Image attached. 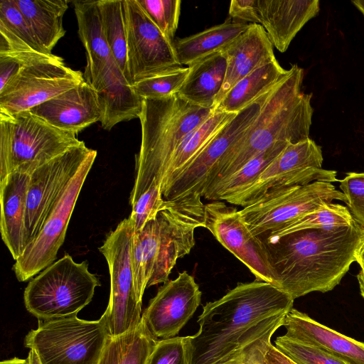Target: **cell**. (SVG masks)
Listing matches in <instances>:
<instances>
[{"mask_svg": "<svg viewBox=\"0 0 364 364\" xmlns=\"http://www.w3.org/2000/svg\"><path fill=\"white\" fill-rule=\"evenodd\" d=\"M294 299L273 284L255 279L238 283L220 299L207 302L190 336L191 364H220L253 338L283 322Z\"/></svg>", "mask_w": 364, "mask_h": 364, "instance_id": "6da1fadb", "label": "cell"}, {"mask_svg": "<svg viewBox=\"0 0 364 364\" xmlns=\"http://www.w3.org/2000/svg\"><path fill=\"white\" fill-rule=\"evenodd\" d=\"M364 236L355 222L347 226L306 229L262 240L274 286L294 300L313 291L325 293L341 281Z\"/></svg>", "mask_w": 364, "mask_h": 364, "instance_id": "7a4b0ae2", "label": "cell"}, {"mask_svg": "<svg viewBox=\"0 0 364 364\" xmlns=\"http://www.w3.org/2000/svg\"><path fill=\"white\" fill-rule=\"evenodd\" d=\"M303 79L304 70L291 65L287 75L269 92L255 121L220 161L207 188L277 142L296 144L309 138L314 112L312 95L301 91Z\"/></svg>", "mask_w": 364, "mask_h": 364, "instance_id": "3957f363", "label": "cell"}, {"mask_svg": "<svg viewBox=\"0 0 364 364\" xmlns=\"http://www.w3.org/2000/svg\"><path fill=\"white\" fill-rule=\"evenodd\" d=\"M202 197L169 200L144 228L134 232L132 267L138 299L142 303L145 289L168 281L177 260L194 247L195 230L205 228Z\"/></svg>", "mask_w": 364, "mask_h": 364, "instance_id": "277c9868", "label": "cell"}, {"mask_svg": "<svg viewBox=\"0 0 364 364\" xmlns=\"http://www.w3.org/2000/svg\"><path fill=\"white\" fill-rule=\"evenodd\" d=\"M213 112V109L194 105L178 93L164 98L144 99L139 118L141 145L135 157L131 205L153 184L161 187L167 165L181 143Z\"/></svg>", "mask_w": 364, "mask_h": 364, "instance_id": "5b68a950", "label": "cell"}, {"mask_svg": "<svg viewBox=\"0 0 364 364\" xmlns=\"http://www.w3.org/2000/svg\"><path fill=\"white\" fill-rule=\"evenodd\" d=\"M82 142L76 134L50 125L29 110L0 114V180L37 168Z\"/></svg>", "mask_w": 364, "mask_h": 364, "instance_id": "8992f818", "label": "cell"}, {"mask_svg": "<svg viewBox=\"0 0 364 364\" xmlns=\"http://www.w3.org/2000/svg\"><path fill=\"white\" fill-rule=\"evenodd\" d=\"M100 286L87 261L77 263L65 254L28 282L23 293L25 306L38 320L77 315Z\"/></svg>", "mask_w": 364, "mask_h": 364, "instance_id": "52a82bcc", "label": "cell"}, {"mask_svg": "<svg viewBox=\"0 0 364 364\" xmlns=\"http://www.w3.org/2000/svg\"><path fill=\"white\" fill-rule=\"evenodd\" d=\"M110 336L105 312L97 321L73 315L38 320L24 346L35 350L41 364H98Z\"/></svg>", "mask_w": 364, "mask_h": 364, "instance_id": "ba28073f", "label": "cell"}, {"mask_svg": "<svg viewBox=\"0 0 364 364\" xmlns=\"http://www.w3.org/2000/svg\"><path fill=\"white\" fill-rule=\"evenodd\" d=\"M323 160L321 146L310 138L289 144L253 183L225 201L245 208L289 188L338 181L336 171L321 168Z\"/></svg>", "mask_w": 364, "mask_h": 364, "instance_id": "9c48e42d", "label": "cell"}, {"mask_svg": "<svg viewBox=\"0 0 364 364\" xmlns=\"http://www.w3.org/2000/svg\"><path fill=\"white\" fill-rule=\"evenodd\" d=\"M134 223L124 219L107 235L100 252L105 257L110 274V296L105 313L112 336L136 328L141 320L132 267Z\"/></svg>", "mask_w": 364, "mask_h": 364, "instance_id": "30bf717a", "label": "cell"}, {"mask_svg": "<svg viewBox=\"0 0 364 364\" xmlns=\"http://www.w3.org/2000/svg\"><path fill=\"white\" fill-rule=\"evenodd\" d=\"M333 200L347 203L345 195L332 183L314 181L272 193L240 212L250 230L262 240L300 216Z\"/></svg>", "mask_w": 364, "mask_h": 364, "instance_id": "8fae6325", "label": "cell"}, {"mask_svg": "<svg viewBox=\"0 0 364 364\" xmlns=\"http://www.w3.org/2000/svg\"><path fill=\"white\" fill-rule=\"evenodd\" d=\"M82 73L66 66L53 55L26 64L0 91V114L28 111L78 85Z\"/></svg>", "mask_w": 364, "mask_h": 364, "instance_id": "7c38bea8", "label": "cell"}, {"mask_svg": "<svg viewBox=\"0 0 364 364\" xmlns=\"http://www.w3.org/2000/svg\"><path fill=\"white\" fill-rule=\"evenodd\" d=\"M97 156L95 150L64 188L34 241L16 260L13 270L19 282H26L53 264L64 242L75 205Z\"/></svg>", "mask_w": 364, "mask_h": 364, "instance_id": "4fadbf2b", "label": "cell"}, {"mask_svg": "<svg viewBox=\"0 0 364 364\" xmlns=\"http://www.w3.org/2000/svg\"><path fill=\"white\" fill-rule=\"evenodd\" d=\"M128 80L134 83L181 67L173 42L151 21L137 0H123Z\"/></svg>", "mask_w": 364, "mask_h": 364, "instance_id": "5bb4252c", "label": "cell"}, {"mask_svg": "<svg viewBox=\"0 0 364 364\" xmlns=\"http://www.w3.org/2000/svg\"><path fill=\"white\" fill-rule=\"evenodd\" d=\"M95 151L82 141L30 174L24 218V250L38 236L64 188Z\"/></svg>", "mask_w": 364, "mask_h": 364, "instance_id": "9a60e30c", "label": "cell"}, {"mask_svg": "<svg viewBox=\"0 0 364 364\" xmlns=\"http://www.w3.org/2000/svg\"><path fill=\"white\" fill-rule=\"evenodd\" d=\"M269 92L238 112L214 136L163 193L165 200L203 196L213 171L255 121Z\"/></svg>", "mask_w": 364, "mask_h": 364, "instance_id": "2e32d148", "label": "cell"}, {"mask_svg": "<svg viewBox=\"0 0 364 364\" xmlns=\"http://www.w3.org/2000/svg\"><path fill=\"white\" fill-rule=\"evenodd\" d=\"M205 228L249 269L256 279L274 286L264 242L250 230L237 208L220 200L205 204Z\"/></svg>", "mask_w": 364, "mask_h": 364, "instance_id": "e0dca14e", "label": "cell"}, {"mask_svg": "<svg viewBox=\"0 0 364 364\" xmlns=\"http://www.w3.org/2000/svg\"><path fill=\"white\" fill-rule=\"evenodd\" d=\"M202 292L186 271L165 282L141 315V320L157 340L178 336L200 304Z\"/></svg>", "mask_w": 364, "mask_h": 364, "instance_id": "ac0fdd59", "label": "cell"}, {"mask_svg": "<svg viewBox=\"0 0 364 364\" xmlns=\"http://www.w3.org/2000/svg\"><path fill=\"white\" fill-rule=\"evenodd\" d=\"M72 4L78 35L86 51L84 79L100 92L126 77L105 40L98 1H74Z\"/></svg>", "mask_w": 364, "mask_h": 364, "instance_id": "d6986e66", "label": "cell"}, {"mask_svg": "<svg viewBox=\"0 0 364 364\" xmlns=\"http://www.w3.org/2000/svg\"><path fill=\"white\" fill-rule=\"evenodd\" d=\"M29 111L55 128L76 135L101 118L97 93L85 80Z\"/></svg>", "mask_w": 364, "mask_h": 364, "instance_id": "ffe728a7", "label": "cell"}, {"mask_svg": "<svg viewBox=\"0 0 364 364\" xmlns=\"http://www.w3.org/2000/svg\"><path fill=\"white\" fill-rule=\"evenodd\" d=\"M285 337L315 347L346 364H364V342L333 330L292 308L284 316Z\"/></svg>", "mask_w": 364, "mask_h": 364, "instance_id": "44dd1931", "label": "cell"}, {"mask_svg": "<svg viewBox=\"0 0 364 364\" xmlns=\"http://www.w3.org/2000/svg\"><path fill=\"white\" fill-rule=\"evenodd\" d=\"M223 51L227 59L226 73L214 108L237 82L276 58L273 46L264 28L258 23H250L247 29L235 38Z\"/></svg>", "mask_w": 364, "mask_h": 364, "instance_id": "7402d4cb", "label": "cell"}, {"mask_svg": "<svg viewBox=\"0 0 364 364\" xmlns=\"http://www.w3.org/2000/svg\"><path fill=\"white\" fill-rule=\"evenodd\" d=\"M260 24L279 52H285L302 27L319 12L318 0H258Z\"/></svg>", "mask_w": 364, "mask_h": 364, "instance_id": "603a6c76", "label": "cell"}, {"mask_svg": "<svg viewBox=\"0 0 364 364\" xmlns=\"http://www.w3.org/2000/svg\"><path fill=\"white\" fill-rule=\"evenodd\" d=\"M30 174L16 171L0 180L1 238L13 259L24 251L23 230Z\"/></svg>", "mask_w": 364, "mask_h": 364, "instance_id": "cb8c5ba5", "label": "cell"}, {"mask_svg": "<svg viewBox=\"0 0 364 364\" xmlns=\"http://www.w3.org/2000/svg\"><path fill=\"white\" fill-rule=\"evenodd\" d=\"M227 59L223 50L188 66L189 72L178 94L188 102L214 109V103L225 80Z\"/></svg>", "mask_w": 364, "mask_h": 364, "instance_id": "d4e9b609", "label": "cell"}, {"mask_svg": "<svg viewBox=\"0 0 364 364\" xmlns=\"http://www.w3.org/2000/svg\"><path fill=\"white\" fill-rule=\"evenodd\" d=\"M250 23L227 19L203 31L173 41L178 63L188 66L225 49L249 27Z\"/></svg>", "mask_w": 364, "mask_h": 364, "instance_id": "484cf974", "label": "cell"}, {"mask_svg": "<svg viewBox=\"0 0 364 364\" xmlns=\"http://www.w3.org/2000/svg\"><path fill=\"white\" fill-rule=\"evenodd\" d=\"M40 45L48 53L65 34L66 0H15Z\"/></svg>", "mask_w": 364, "mask_h": 364, "instance_id": "4316f807", "label": "cell"}, {"mask_svg": "<svg viewBox=\"0 0 364 364\" xmlns=\"http://www.w3.org/2000/svg\"><path fill=\"white\" fill-rule=\"evenodd\" d=\"M288 73L275 58L257 68L237 82L214 110L237 114L271 90Z\"/></svg>", "mask_w": 364, "mask_h": 364, "instance_id": "83f0119b", "label": "cell"}, {"mask_svg": "<svg viewBox=\"0 0 364 364\" xmlns=\"http://www.w3.org/2000/svg\"><path fill=\"white\" fill-rule=\"evenodd\" d=\"M236 114L214 110L213 114L203 124L183 140L166 168L161 182L162 196L214 136Z\"/></svg>", "mask_w": 364, "mask_h": 364, "instance_id": "f1b7e54d", "label": "cell"}, {"mask_svg": "<svg viewBox=\"0 0 364 364\" xmlns=\"http://www.w3.org/2000/svg\"><path fill=\"white\" fill-rule=\"evenodd\" d=\"M51 55L38 43L15 0L0 1V54Z\"/></svg>", "mask_w": 364, "mask_h": 364, "instance_id": "f546056e", "label": "cell"}, {"mask_svg": "<svg viewBox=\"0 0 364 364\" xmlns=\"http://www.w3.org/2000/svg\"><path fill=\"white\" fill-rule=\"evenodd\" d=\"M159 341L141 320L136 328L110 336L98 364H146Z\"/></svg>", "mask_w": 364, "mask_h": 364, "instance_id": "4dcf8cb0", "label": "cell"}, {"mask_svg": "<svg viewBox=\"0 0 364 364\" xmlns=\"http://www.w3.org/2000/svg\"><path fill=\"white\" fill-rule=\"evenodd\" d=\"M289 143L277 142L248 161L232 175L210 186L203 198L210 200H226L253 183L268 165Z\"/></svg>", "mask_w": 364, "mask_h": 364, "instance_id": "1f68e13d", "label": "cell"}, {"mask_svg": "<svg viewBox=\"0 0 364 364\" xmlns=\"http://www.w3.org/2000/svg\"><path fill=\"white\" fill-rule=\"evenodd\" d=\"M98 6L105 40L116 63L129 81L123 0H100Z\"/></svg>", "mask_w": 364, "mask_h": 364, "instance_id": "d6a6232c", "label": "cell"}, {"mask_svg": "<svg viewBox=\"0 0 364 364\" xmlns=\"http://www.w3.org/2000/svg\"><path fill=\"white\" fill-rule=\"evenodd\" d=\"M355 222L348 207L330 203L300 216L267 237H281L301 230L347 226Z\"/></svg>", "mask_w": 364, "mask_h": 364, "instance_id": "836d02e7", "label": "cell"}, {"mask_svg": "<svg viewBox=\"0 0 364 364\" xmlns=\"http://www.w3.org/2000/svg\"><path fill=\"white\" fill-rule=\"evenodd\" d=\"M189 72L188 67H179L138 81L132 85L143 99H159L177 94Z\"/></svg>", "mask_w": 364, "mask_h": 364, "instance_id": "e575fe53", "label": "cell"}, {"mask_svg": "<svg viewBox=\"0 0 364 364\" xmlns=\"http://www.w3.org/2000/svg\"><path fill=\"white\" fill-rule=\"evenodd\" d=\"M146 14L171 42L177 30L181 0H137Z\"/></svg>", "mask_w": 364, "mask_h": 364, "instance_id": "d590c367", "label": "cell"}, {"mask_svg": "<svg viewBox=\"0 0 364 364\" xmlns=\"http://www.w3.org/2000/svg\"><path fill=\"white\" fill-rule=\"evenodd\" d=\"M275 347L296 364H346L315 347L293 341L284 335L276 338Z\"/></svg>", "mask_w": 364, "mask_h": 364, "instance_id": "8d00e7d4", "label": "cell"}, {"mask_svg": "<svg viewBox=\"0 0 364 364\" xmlns=\"http://www.w3.org/2000/svg\"><path fill=\"white\" fill-rule=\"evenodd\" d=\"M168 203L169 200L163 198L161 186H151L132 205V212L129 218L133 221L134 232L141 230L146 223L154 219Z\"/></svg>", "mask_w": 364, "mask_h": 364, "instance_id": "74e56055", "label": "cell"}, {"mask_svg": "<svg viewBox=\"0 0 364 364\" xmlns=\"http://www.w3.org/2000/svg\"><path fill=\"white\" fill-rule=\"evenodd\" d=\"M190 336L159 340L146 364H191Z\"/></svg>", "mask_w": 364, "mask_h": 364, "instance_id": "f35d334b", "label": "cell"}, {"mask_svg": "<svg viewBox=\"0 0 364 364\" xmlns=\"http://www.w3.org/2000/svg\"><path fill=\"white\" fill-rule=\"evenodd\" d=\"M282 323L283 322H281L274 325L251 340L228 360L220 364H264L266 354L272 345L271 338Z\"/></svg>", "mask_w": 364, "mask_h": 364, "instance_id": "ab89813d", "label": "cell"}, {"mask_svg": "<svg viewBox=\"0 0 364 364\" xmlns=\"http://www.w3.org/2000/svg\"><path fill=\"white\" fill-rule=\"evenodd\" d=\"M339 187L347 198L348 208L354 220L364 230V172L348 173Z\"/></svg>", "mask_w": 364, "mask_h": 364, "instance_id": "60d3db41", "label": "cell"}, {"mask_svg": "<svg viewBox=\"0 0 364 364\" xmlns=\"http://www.w3.org/2000/svg\"><path fill=\"white\" fill-rule=\"evenodd\" d=\"M229 15L237 21L260 24L258 0H232Z\"/></svg>", "mask_w": 364, "mask_h": 364, "instance_id": "b9f144b4", "label": "cell"}, {"mask_svg": "<svg viewBox=\"0 0 364 364\" xmlns=\"http://www.w3.org/2000/svg\"><path fill=\"white\" fill-rule=\"evenodd\" d=\"M264 364H296L289 358L279 351L273 345L271 346L265 356Z\"/></svg>", "mask_w": 364, "mask_h": 364, "instance_id": "7bdbcfd3", "label": "cell"}, {"mask_svg": "<svg viewBox=\"0 0 364 364\" xmlns=\"http://www.w3.org/2000/svg\"><path fill=\"white\" fill-rule=\"evenodd\" d=\"M355 261L364 270V236L362 238L355 255Z\"/></svg>", "mask_w": 364, "mask_h": 364, "instance_id": "ee69618b", "label": "cell"}, {"mask_svg": "<svg viewBox=\"0 0 364 364\" xmlns=\"http://www.w3.org/2000/svg\"><path fill=\"white\" fill-rule=\"evenodd\" d=\"M0 364H30L28 358L22 359L18 358H13L10 359L4 360Z\"/></svg>", "mask_w": 364, "mask_h": 364, "instance_id": "f6af8a7d", "label": "cell"}, {"mask_svg": "<svg viewBox=\"0 0 364 364\" xmlns=\"http://www.w3.org/2000/svg\"><path fill=\"white\" fill-rule=\"evenodd\" d=\"M27 358H28L30 364H41L38 355L36 354L35 350H33L32 349H30V351L28 353V355Z\"/></svg>", "mask_w": 364, "mask_h": 364, "instance_id": "bcb514c9", "label": "cell"}, {"mask_svg": "<svg viewBox=\"0 0 364 364\" xmlns=\"http://www.w3.org/2000/svg\"><path fill=\"white\" fill-rule=\"evenodd\" d=\"M360 294L364 298V270L361 269L357 275Z\"/></svg>", "mask_w": 364, "mask_h": 364, "instance_id": "7dc6e473", "label": "cell"}, {"mask_svg": "<svg viewBox=\"0 0 364 364\" xmlns=\"http://www.w3.org/2000/svg\"><path fill=\"white\" fill-rule=\"evenodd\" d=\"M352 3L364 16V0H355Z\"/></svg>", "mask_w": 364, "mask_h": 364, "instance_id": "c3c4849f", "label": "cell"}]
</instances>
